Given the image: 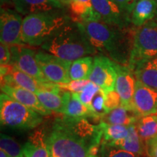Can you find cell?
<instances>
[{"label":"cell","mask_w":157,"mask_h":157,"mask_svg":"<svg viewBox=\"0 0 157 157\" xmlns=\"http://www.w3.org/2000/svg\"><path fill=\"white\" fill-rule=\"evenodd\" d=\"M1 90L2 93L7 94L15 101L29 109L34 110L42 116H48L52 113V111L45 109L41 104L36 93L33 92L25 90L19 86H10L8 84L1 85Z\"/></svg>","instance_id":"2e32d148"},{"label":"cell","mask_w":157,"mask_h":157,"mask_svg":"<svg viewBox=\"0 0 157 157\" xmlns=\"http://www.w3.org/2000/svg\"><path fill=\"white\" fill-rule=\"evenodd\" d=\"M23 20L20 13L5 6L1 7L0 39L1 42L9 45H23L22 41Z\"/></svg>","instance_id":"9c48e42d"},{"label":"cell","mask_w":157,"mask_h":157,"mask_svg":"<svg viewBox=\"0 0 157 157\" xmlns=\"http://www.w3.org/2000/svg\"><path fill=\"white\" fill-rule=\"evenodd\" d=\"M12 5L14 10L24 16L39 13L56 11L64 7L56 0H13Z\"/></svg>","instance_id":"e0dca14e"},{"label":"cell","mask_w":157,"mask_h":157,"mask_svg":"<svg viewBox=\"0 0 157 157\" xmlns=\"http://www.w3.org/2000/svg\"><path fill=\"white\" fill-rule=\"evenodd\" d=\"M68 23V17L57 10L26 15L23 20L22 41L30 46H41Z\"/></svg>","instance_id":"3957f363"},{"label":"cell","mask_w":157,"mask_h":157,"mask_svg":"<svg viewBox=\"0 0 157 157\" xmlns=\"http://www.w3.org/2000/svg\"><path fill=\"white\" fill-rule=\"evenodd\" d=\"M68 7L74 23L101 21V16L94 8L92 0H71Z\"/></svg>","instance_id":"ac0fdd59"},{"label":"cell","mask_w":157,"mask_h":157,"mask_svg":"<svg viewBox=\"0 0 157 157\" xmlns=\"http://www.w3.org/2000/svg\"><path fill=\"white\" fill-rule=\"evenodd\" d=\"M133 109L120 105L119 107L111 110L101 118V121L109 124H121L125 126L136 124L140 119Z\"/></svg>","instance_id":"603a6c76"},{"label":"cell","mask_w":157,"mask_h":157,"mask_svg":"<svg viewBox=\"0 0 157 157\" xmlns=\"http://www.w3.org/2000/svg\"><path fill=\"white\" fill-rule=\"evenodd\" d=\"M101 157H138L139 155L127 151L123 149L117 148L108 143L102 142L101 152Z\"/></svg>","instance_id":"4dcf8cb0"},{"label":"cell","mask_w":157,"mask_h":157,"mask_svg":"<svg viewBox=\"0 0 157 157\" xmlns=\"http://www.w3.org/2000/svg\"><path fill=\"white\" fill-rule=\"evenodd\" d=\"M76 23L83 30L96 50L117 63L128 66L132 49L129 48L123 29L101 21Z\"/></svg>","instance_id":"6da1fadb"},{"label":"cell","mask_w":157,"mask_h":157,"mask_svg":"<svg viewBox=\"0 0 157 157\" xmlns=\"http://www.w3.org/2000/svg\"><path fill=\"white\" fill-rule=\"evenodd\" d=\"M132 70L137 80L157 91V57L137 65Z\"/></svg>","instance_id":"44dd1931"},{"label":"cell","mask_w":157,"mask_h":157,"mask_svg":"<svg viewBox=\"0 0 157 157\" xmlns=\"http://www.w3.org/2000/svg\"><path fill=\"white\" fill-rule=\"evenodd\" d=\"M94 58L86 56L71 63L69 69L71 80L89 79L93 67Z\"/></svg>","instance_id":"484cf974"},{"label":"cell","mask_w":157,"mask_h":157,"mask_svg":"<svg viewBox=\"0 0 157 157\" xmlns=\"http://www.w3.org/2000/svg\"><path fill=\"white\" fill-rule=\"evenodd\" d=\"M105 98V92L103 89L100 88L97 93H95V95H94L89 108L93 118L101 119V118L105 113L109 112L108 110L105 109V105H104Z\"/></svg>","instance_id":"f1b7e54d"},{"label":"cell","mask_w":157,"mask_h":157,"mask_svg":"<svg viewBox=\"0 0 157 157\" xmlns=\"http://www.w3.org/2000/svg\"><path fill=\"white\" fill-rule=\"evenodd\" d=\"M146 153L148 157H157V136L146 143Z\"/></svg>","instance_id":"d590c367"},{"label":"cell","mask_w":157,"mask_h":157,"mask_svg":"<svg viewBox=\"0 0 157 157\" xmlns=\"http://www.w3.org/2000/svg\"><path fill=\"white\" fill-rule=\"evenodd\" d=\"M3 84H8L10 86L17 85L34 93L44 90H50V91L61 90L57 84L39 81L20 70L15 66L11 64L9 65L7 73L5 75L1 76V85Z\"/></svg>","instance_id":"8fae6325"},{"label":"cell","mask_w":157,"mask_h":157,"mask_svg":"<svg viewBox=\"0 0 157 157\" xmlns=\"http://www.w3.org/2000/svg\"><path fill=\"white\" fill-rule=\"evenodd\" d=\"M155 1H156V5H157V0H155Z\"/></svg>","instance_id":"b9f144b4"},{"label":"cell","mask_w":157,"mask_h":157,"mask_svg":"<svg viewBox=\"0 0 157 157\" xmlns=\"http://www.w3.org/2000/svg\"><path fill=\"white\" fill-rule=\"evenodd\" d=\"M45 140L46 134L42 129L33 132L22 146L25 157H51Z\"/></svg>","instance_id":"d6986e66"},{"label":"cell","mask_w":157,"mask_h":157,"mask_svg":"<svg viewBox=\"0 0 157 157\" xmlns=\"http://www.w3.org/2000/svg\"><path fill=\"white\" fill-rule=\"evenodd\" d=\"M11 61V51L9 45L1 42L0 44V63L9 65Z\"/></svg>","instance_id":"e575fe53"},{"label":"cell","mask_w":157,"mask_h":157,"mask_svg":"<svg viewBox=\"0 0 157 157\" xmlns=\"http://www.w3.org/2000/svg\"><path fill=\"white\" fill-rule=\"evenodd\" d=\"M117 81L115 90L120 95L121 105L132 109V99L135 91L137 78L130 67L116 63Z\"/></svg>","instance_id":"5bb4252c"},{"label":"cell","mask_w":157,"mask_h":157,"mask_svg":"<svg viewBox=\"0 0 157 157\" xmlns=\"http://www.w3.org/2000/svg\"><path fill=\"white\" fill-rule=\"evenodd\" d=\"M0 121L2 126L27 131L40 125L43 121V117L34 110L2 93L0 95Z\"/></svg>","instance_id":"277c9868"},{"label":"cell","mask_w":157,"mask_h":157,"mask_svg":"<svg viewBox=\"0 0 157 157\" xmlns=\"http://www.w3.org/2000/svg\"><path fill=\"white\" fill-rule=\"evenodd\" d=\"M56 1H58L60 3H61L64 7H68L71 0H56Z\"/></svg>","instance_id":"74e56055"},{"label":"cell","mask_w":157,"mask_h":157,"mask_svg":"<svg viewBox=\"0 0 157 157\" xmlns=\"http://www.w3.org/2000/svg\"><path fill=\"white\" fill-rule=\"evenodd\" d=\"M90 81V79L71 80L69 82L66 84H57L59 87L63 91L70 92L72 93L78 94L81 93L82 90L87 86Z\"/></svg>","instance_id":"d6a6232c"},{"label":"cell","mask_w":157,"mask_h":157,"mask_svg":"<svg viewBox=\"0 0 157 157\" xmlns=\"http://www.w3.org/2000/svg\"><path fill=\"white\" fill-rule=\"evenodd\" d=\"M63 90L50 91L44 90L36 93L39 102L49 111L56 113H63L64 100L63 98Z\"/></svg>","instance_id":"d4e9b609"},{"label":"cell","mask_w":157,"mask_h":157,"mask_svg":"<svg viewBox=\"0 0 157 157\" xmlns=\"http://www.w3.org/2000/svg\"><path fill=\"white\" fill-rule=\"evenodd\" d=\"M103 129V141L106 143H111L116 141L124 140L129 133L128 126L121 124H109L100 122Z\"/></svg>","instance_id":"83f0119b"},{"label":"cell","mask_w":157,"mask_h":157,"mask_svg":"<svg viewBox=\"0 0 157 157\" xmlns=\"http://www.w3.org/2000/svg\"><path fill=\"white\" fill-rule=\"evenodd\" d=\"M132 109L139 117L157 112V91L137 80Z\"/></svg>","instance_id":"9a60e30c"},{"label":"cell","mask_w":157,"mask_h":157,"mask_svg":"<svg viewBox=\"0 0 157 157\" xmlns=\"http://www.w3.org/2000/svg\"><path fill=\"white\" fill-rule=\"evenodd\" d=\"M101 21L124 29L130 21V15L113 0H92Z\"/></svg>","instance_id":"4fadbf2b"},{"label":"cell","mask_w":157,"mask_h":157,"mask_svg":"<svg viewBox=\"0 0 157 157\" xmlns=\"http://www.w3.org/2000/svg\"><path fill=\"white\" fill-rule=\"evenodd\" d=\"M157 57V23L150 22L135 31L128 66L137 65Z\"/></svg>","instance_id":"8992f818"},{"label":"cell","mask_w":157,"mask_h":157,"mask_svg":"<svg viewBox=\"0 0 157 157\" xmlns=\"http://www.w3.org/2000/svg\"><path fill=\"white\" fill-rule=\"evenodd\" d=\"M0 2H1L2 6H5V4H10V5H12L13 0H0Z\"/></svg>","instance_id":"f35d334b"},{"label":"cell","mask_w":157,"mask_h":157,"mask_svg":"<svg viewBox=\"0 0 157 157\" xmlns=\"http://www.w3.org/2000/svg\"><path fill=\"white\" fill-rule=\"evenodd\" d=\"M128 129L129 133L126 138L111 143H108V144L123 149L127 151L137 154L139 156L143 155L144 153H146V144L139 135L136 124L129 125L128 126Z\"/></svg>","instance_id":"7402d4cb"},{"label":"cell","mask_w":157,"mask_h":157,"mask_svg":"<svg viewBox=\"0 0 157 157\" xmlns=\"http://www.w3.org/2000/svg\"><path fill=\"white\" fill-rule=\"evenodd\" d=\"M99 86H98L97 84H95L93 82L90 81L89 83L87 84L85 87L82 90L81 93L78 94L79 100L82 102V103L87 106L89 109L90 106V104H91L92 100L94 97V95H95V93H97L98 90L100 89Z\"/></svg>","instance_id":"1f68e13d"},{"label":"cell","mask_w":157,"mask_h":157,"mask_svg":"<svg viewBox=\"0 0 157 157\" xmlns=\"http://www.w3.org/2000/svg\"><path fill=\"white\" fill-rule=\"evenodd\" d=\"M56 120L90 148L96 145H101L103 134L100 123L95 125L90 123L87 118L68 117L65 115Z\"/></svg>","instance_id":"52a82bcc"},{"label":"cell","mask_w":157,"mask_h":157,"mask_svg":"<svg viewBox=\"0 0 157 157\" xmlns=\"http://www.w3.org/2000/svg\"><path fill=\"white\" fill-rule=\"evenodd\" d=\"M104 105L108 111L120 106L121 105V99L119 94L115 90L105 93Z\"/></svg>","instance_id":"836d02e7"},{"label":"cell","mask_w":157,"mask_h":157,"mask_svg":"<svg viewBox=\"0 0 157 157\" xmlns=\"http://www.w3.org/2000/svg\"><path fill=\"white\" fill-rule=\"evenodd\" d=\"M0 157H12V156H10L7 154H6L3 150H1V149H0Z\"/></svg>","instance_id":"ab89813d"},{"label":"cell","mask_w":157,"mask_h":157,"mask_svg":"<svg viewBox=\"0 0 157 157\" xmlns=\"http://www.w3.org/2000/svg\"><path fill=\"white\" fill-rule=\"evenodd\" d=\"M117 3L121 8L127 11L129 15H131L132 10L137 0H113Z\"/></svg>","instance_id":"8d00e7d4"},{"label":"cell","mask_w":157,"mask_h":157,"mask_svg":"<svg viewBox=\"0 0 157 157\" xmlns=\"http://www.w3.org/2000/svg\"><path fill=\"white\" fill-rule=\"evenodd\" d=\"M10 47L11 65L43 82H50L45 78L39 65L37 62L36 56L37 51L23 45H13Z\"/></svg>","instance_id":"30bf717a"},{"label":"cell","mask_w":157,"mask_h":157,"mask_svg":"<svg viewBox=\"0 0 157 157\" xmlns=\"http://www.w3.org/2000/svg\"><path fill=\"white\" fill-rule=\"evenodd\" d=\"M157 13V5L155 0H137L130 15V22L135 26L146 24Z\"/></svg>","instance_id":"ffe728a7"},{"label":"cell","mask_w":157,"mask_h":157,"mask_svg":"<svg viewBox=\"0 0 157 157\" xmlns=\"http://www.w3.org/2000/svg\"><path fill=\"white\" fill-rule=\"evenodd\" d=\"M0 149L12 157H25L22 147L13 137L5 134L0 136Z\"/></svg>","instance_id":"f546056e"},{"label":"cell","mask_w":157,"mask_h":157,"mask_svg":"<svg viewBox=\"0 0 157 157\" xmlns=\"http://www.w3.org/2000/svg\"><path fill=\"white\" fill-rule=\"evenodd\" d=\"M45 78L55 84H66L71 81L69 69L71 61L63 60L43 51H37L36 56Z\"/></svg>","instance_id":"ba28073f"},{"label":"cell","mask_w":157,"mask_h":157,"mask_svg":"<svg viewBox=\"0 0 157 157\" xmlns=\"http://www.w3.org/2000/svg\"><path fill=\"white\" fill-rule=\"evenodd\" d=\"M46 143L51 157H88L90 148L56 120L50 132L46 134Z\"/></svg>","instance_id":"5b68a950"},{"label":"cell","mask_w":157,"mask_h":157,"mask_svg":"<svg viewBox=\"0 0 157 157\" xmlns=\"http://www.w3.org/2000/svg\"><path fill=\"white\" fill-rule=\"evenodd\" d=\"M88 157H98V156H89Z\"/></svg>","instance_id":"60d3db41"},{"label":"cell","mask_w":157,"mask_h":157,"mask_svg":"<svg viewBox=\"0 0 157 157\" xmlns=\"http://www.w3.org/2000/svg\"><path fill=\"white\" fill-rule=\"evenodd\" d=\"M63 98L64 100L63 115L74 118H93L90 109L80 101L78 94L63 91Z\"/></svg>","instance_id":"cb8c5ba5"},{"label":"cell","mask_w":157,"mask_h":157,"mask_svg":"<svg viewBox=\"0 0 157 157\" xmlns=\"http://www.w3.org/2000/svg\"><path fill=\"white\" fill-rule=\"evenodd\" d=\"M139 135L143 142L157 136V112L141 117L136 123Z\"/></svg>","instance_id":"4316f807"},{"label":"cell","mask_w":157,"mask_h":157,"mask_svg":"<svg viewBox=\"0 0 157 157\" xmlns=\"http://www.w3.org/2000/svg\"><path fill=\"white\" fill-rule=\"evenodd\" d=\"M89 79L105 93L115 90L117 81L116 62L104 55L95 56Z\"/></svg>","instance_id":"7c38bea8"},{"label":"cell","mask_w":157,"mask_h":157,"mask_svg":"<svg viewBox=\"0 0 157 157\" xmlns=\"http://www.w3.org/2000/svg\"><path fill=\"white\" fill-rule=\"evenodd\" d=\"M40 47L45 52L71 62L98 52L76 23H68Z\"/></svg>","instance_id":"7a4b0ae2"}]
</instances>
